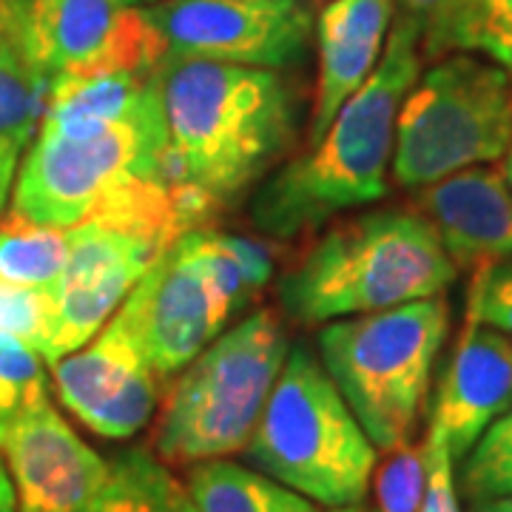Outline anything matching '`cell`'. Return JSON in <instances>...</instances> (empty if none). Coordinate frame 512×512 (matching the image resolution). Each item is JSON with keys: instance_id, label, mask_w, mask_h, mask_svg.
Returning <instances> with one entry per match:
<instances>
[{"instance_id": "cell-32", "label": "cell", "mask_w": 512, "mask_h": 512, "mask_svg": "<svg viewBox=\"0 0 512 512\" xmlns=\"http://www.w3.org/2000/svg\"><path fill=\"white\" fill-rule=\"evenodd\" d=\"M26 9H29V0H0V37H9L18 46L23 43Z\"/></svg>"}, {"instance_id": "cell-11", "label": "cell", "mask_w": 512, "mask_h": 512, "mask_svg": "<svg viewBox=\"0 0 512 512\" xmlns=\"http://www.w3.org/2000/svg\"><path fill=\"white\" fill-rule=\"evenodd\" d=\"M20 49L49 80L77 69L157 72L165 57L146 9L123 0H29Z\"/></svg>"}, {"instance_id": "cell-1", "label": "cell", "mask_w": 512, "mask_h": 512, "mask_svg": "<svg viewBox=\"0 0 512 512\" xmlns=\"http://www.w3.org/2000/svg\"><path fill=\"white\" fill-rule=\"evenodd\" d=\"M157 83L177 183L214 217L291 148L296 97L274 69L165 55Z\"/></svg>"}, {"instance_id": "cell-38", "label": "cell", "mask_w": 512, "mask_h": 512, "mask_svg": "<svg viewBox=\"0 0 512 512\" xmlns=\"http://www.w3.org/2000/svg\"><path fill=\"white\" fill-rule=\"evenodd\" d=\"M126 6H137V3H160V0H123Z\"/></svg>"}, {"instance_id": "cell-14", "label": "cell", "mask_w": 512, "mask_h": 512, "mask_svg": "<svg viewBox=\"0 0 512 512\" xmlns=\"http://www.w3.org/2000/svg\"><path fill=\"white\" fill-rule=\"evenodd\" d=\"M0 450L12 473L18 512H77L109 476V461L74 433L49 396L15 421Z\"/></svg>"}, {"instance_id": "cell-24", "label": "cell", "mask_w": 512, "mask_h": 512, "mask_svg": "<svg viewBox=\"0 0 512 512\" xmlns=\"http://www.w3.org/2000/svg\"><path fill=\"white\" fill-rule=\"evenodd\" d=\"M43 396H49V390L40 350L12 333H0V444L15 421Z\"/></svg>"}, {"instance_id": "cell-3", "label": "cell", "mask_w": 512, "mask_h": 512, "mask_svg": "<svg viewBox=\"0 0 512 512\" xmlns=\"http://www.w3.org/2000/svg\"><path fill=\"white\" fill-rule=\"evenodd\" d=\"M458 265L419 211L384 208L330 225L279 276L282 311L299 325L399 308L444 293Z\"/></svg>"}, {"instance_id": "cell-4", "label": "cell", "mask_w": 512, "mask_h": 512, "mask_svg": "<svg viewBox=\"0 0 512 512\" xmlns=\"http://www.w3.org/2000/svg\"><path fill=\"white\" fill-rule=\"evenodd\" d=\"M245 456L276 484L322 507L362 504L376 470V447L328 370L293 345Z\"/></svg>"}, {"instance_id": "cell-30", "label": "cell", "mask_w": 512, "mask_h": 512, "mask_svg": "<svg viewBox=\"0 0 512 512\" xmlns=\"http://www.w3.org/2000/svg\"><path fill=\"white\" fill-rule=\"evenodd\" d=\"M424 456H427V487H424V501H421L419 512H461L453 456L436 427L427 430Z\"/></svg>"}, {"instance_id": "cell-25", "label": "cell", "mask_w": 512, "mask_h": 512, "mask_svg": "<svg viewBox=\"0 0 512 512\" xmlns=\"http://www.w3.org/2000/svg\"><path fill=\"white\" fill-rule=\"evenodd\" d=\"M402 12L416 20L421 55L430 60L467 52L473 0H402Z\"/></svg>"}, {"instance_id": "cell-29", "label": "cell", "mask_w": 512, "mask_h": 512, "mask_svg": "<svg viewBox=\"0 0 512 512\" xmlns=\"http://www.w3.org/2000/svg\"><path fill=\"white\" fill-rule=\"evenodd\" d=\"M467 52H484L512 74V0H473Z\"/></svg>"}, {"instance_id": "cell-23", "label": "cell", "mask_w": 512, "mask_h": 512, "mask_svg": "<svg viewBox=\"0 0 512 512\" xmlns=\"http://www.w3.org/2000/svg\"><path fill=\"white\" fill-rule=\"evenodd\" d=\"M458 487L473 507L512 498V407L484 430L464 456Z\"/></svg>"}, {"instance_id": "cell-8", "label": "cell", "mask_w": 512, "mask_h": 512, "mask_svg": "<svg viewBox=\"0 0 512 512\" xmlns=\"http://www.w3.org/2000/svg\"><path fill=\"white\" fill-rule=\"evenodd\" d=\"M168 165L160 83L128 111L92 137H63L37 128L12 185V214L37 225L74 228L92 214L111 185L134 171H157Z\"/></svg>"}, {"instance_id": "cell-33", "label": "cell", "mask_w": 512, "mask_h": 512, "mask_svg": "<svg viewBox=\"0 0 512 512\" xmlns=\"http://www.w3.org/2000/svg\"><path fill=\"white\" fill-rule=\"evenodd\" d=\"M0 512H18V495H15V484L6 473L3 461H0Z\"/></svg>"}, {"instance_id": "cell-9", "label": "cell", "mask_w": 512, "mask_h": 512, "mask_svg": "<svg viewBox=\"0 0 512 512\" xmlns=\"http://www.w3.org/2000/svg\"><path fill=\"white\" fill-rule=\"evenodd\" d=\"M146 12L163 37L165 55L274 72L302 63L313 37L305 0H160Z\"/></svg>"}, {"instance_id": "cell-22", "label": "cell", "mask_w": 512, "mask_h": 512, "mask_svg": "<svg viewBox=\"0 0 512 512\" xmlns=\"http://www.w3.org/2000/svg\"><path fill=\"white\" fill-rule=\"evenodd\" d=\"M271 478L225 458L191 464L185 493L197 512H268Z\"/></svg>"}, {"instance_id": "cell-13", "label": "cell", "mask_w": 512, "mask_h": 512, "mask_svg": "<svg viewBox=\"0 0 512 512\" xmlns=\"http://www.w3.org/2000/svg\"><path fill=\"white\" fill-rule=\"evenodd\" d=\"M57 396L80 424L123 441L146 427L160 404V376L114 313L92 342L52 365Z\"/></svg>"}, {"instance_id": "cell-20", "label": "cell", "mask_w": 512, "mask_h": 512, "mask_svg": "<svg viewBox=\"0 0 512 512\" xmlns=\"http://www.w3.org/2000/svg\"><path fill=\"white\" fill-rule=\"evenodd\" d=\"M69 259L66 228L9 214L0 222V279L55 293Z\"/></svg>"}, {"instance_id": "cell-12", "label": "cell", "mask_w": 512, "mask_h": 512, "mask_svg": "<svg viewBox=\"0 0 512 512\" xmlns=\"http://www.w3.org/2000/svg\"><path fill=\"white\" fill-rule=\"evenodd\" d=\"M69 259L55 288V322L46 350L49 367L92 342L126 302L148 265L163 254L157 242L100 222L66 228Z\"/></svg>"}, {"instance_id": "cell-26", "label": "cell", "mask_w": 512, "mask_h": 512, "mask_svg": "<svg viewBox=\"0 0 512 512\" xmlns=\"http://www.w3.org/2000/svg\"><path fill=\"white\" fill-rule=\"evenodd\" d=\"M52 322H55V293L0 279V333H12L29 342L32 348L40 350L46 362Z\"/></svg>"}, {"instance_id": "cell-36", "label": "cell", "mask_w": 512, "mask_h": 512, "mask_svg": "<svg viewBox=\"0 0 512 512\" xmlns=\"http://www.w3.org/2000/svg\"><path fill=\"white\" fill-rule=\"evenodd\" d=\"M313 512H367V510H362L359 504H353V507H325V510H319V507H316Z\"/></svg>"}, {"instance_id": "cell-18", "label": "cell", "mask_w": 512, "mask_h": 512, "mask_svg": "<svg viewBox=\"0 0 512 512\" xmlns=\"http://www.w3.org/2000/svg\"><path fill=\"white\" fill-rule=\"evenodd\" d=\"M157 72L77 69L52 77L40 126L63 137H92L123 120L154 83Z\"/></svg>"}, {"instance_id": "cell-10", "label": "cell", "mask_w": 512, "mask_h": 512, "mask_svg": "<svg viewBox=\"0 0 512 512\" xmlns=\"http://www.w3.org/2000/svg\"><path fill=\"white\" fill-rule=\"evenodd\" d=\"M117 313L154 373L168 379L220 336L234 308L177 239L148 265Z\"/></svg>"}, {"instance_id": "cell-31", "label": "cell", "mask_w": 512, "mask_h": 512, "mask_svg": "<svg viewBox=\"0 0 512 512\" xmlns=\"http://www.w3.org/2000/svg\"><path fill=\"white\" fill-rule=\"evenodd\" d=\"M23 148H26V143H20L18 137L0 134V217H3L6 200L12 194L15 177H18V160Z\"/></svg>"}, {"instance_id": "cell-2", "label": "cell", "mask_w": 512, "mask_h": 512, "mask_svg": "<svg viewBox=\"0 0 512 512\" xmlns=\"http://www.w3.org/2000/svg\"><path fill=\"white\" fill-rule=\"evenodd\" d=\"M421 60L419 26L402 12L390 26L376 69L336 111L325 137L256 191L251 202L256 231L293 239L345 211L382 200L399 111L419 80Z\"/></svg>"}, {"instance_id": "cell-35", "label": "cell", "mask_w": 512, "mask_h": 512, "mask_svg": "<svg viewBox=\"0 0 512 512\" xmlns=\"http://www.w3.org/2000/svg\"><path fill=\"white\" fill-rule=\"evenodd\" d=\"M174 512H197L194 510V504H191V498L185 493L183 487H180V493H177V501H174Z\"/></svg>"}, {"instance_id": "cell-21", "label": "cell", "mask_w": 512, "mask_h": 512, "mask_svg": "<svg viewBox=\"0 0 512 512\" xmlns=\"http://www.w3.org/2000/svg\"><path fill=\"white\" fill-rule=\"evenodd\" d=\"M52 80L23 55L15 40L0 37V134L32 143L46 109Z\"/></svg>"}, {"instance_id": "cell-27", "label": "cell", "mask_w": 512, "mask_h": 512, "mask_svg": "<svg viewBox=\"0 0 512 512\" xmlns=\"http://www.w3.org/2000/svg\"><path fill=\"white\" fill-rule=\"evenodd\" d=\"M427 487V456L424 444H402L387 450L376 473V504L379 512H419Z\"/></svg>"}, {"instance_id": "cell-28", "label": "cell", "mask_w": 512, "mask_h": 512, "mask_svg": "<svg viewBox=\"0 0 512 512\" xmlns=\"http://www.w3.org/2000/svg\"><path fill=\"white\" fill-rule=\"evenodd\" d=\"M467 319L512 339V256L476 265L467 293Z\"/></svg>"}, {"instance_id": "cell-34", "label": "cell", "mask_w": 512, "mask_h": 512, "mask_svg": "<svg viewBox=\"0 0 512 512\" xmlns=\"http://www.w3.org/2000/svg\"><path fill=\"white\" fill-rule=\"evenodd\" d=\"M476 512H512V498H498V501H487V504H476Z\"/></svg>"}, {"instance_id": "cell-16", "label": "cell", "mask_w": 512, "mask_h": 512, "mask_svg": "<svg viewBox=\"0 0 512 512\" xmlns=\"http://www.w3.org/2000/svg\"><path fill=\"white\" fill-rule=\"evenodd\" d=\"M416 205L456 265L512 256V185L504 171L464 168L419 188Z\"/></svg>"}, {"instance_id": "cell-19", "label": "cell", "mask_w": 512, "mask_h": 512, "mask_svg": "<svg viewBox=\"0 0 512 512\" xmlns=\"http://www.w3.org/2000/svg\"><path fill=\"white\" fill-rule=\"evenodd\" d=\"M180 484L143 447H131L109 464L103 487L77 512H174Z\"/></svg>"}, {"instance_id": "cell-7", "label": "cell", "mask_w": 512, "mask_h": 512, "mask_svg": "<svg viewBox=\"0 0 512 512\" xmlns=\"http://www.w3.org/2000/svg\"><path fill=\"white\" fill-rule=\"evenodd\" d=\"M512 146V74L495 60L453 52L416 80L396 123L390 174L419 191L464 168L495 163Z\"/></svg>"}, {"instance_id": "cell-6", "label": "cell", "mask_w": 512, "mask_h": 512, "mask_svg": "<svg viewBox=\"0 0 512 512\" xmlns=\"http://www.w3.org/2000/svg\"><path fill=\"white\" fill-rule=\"evenodd\" d=\"M285 359L288 336L268 308L222 330L171 384L154 430V456L191 467L245 450Z\"/></svg>"}, {"instance_id": "cell-15", "label": "cell", "mask_w": 512, "mask_h": 512, "mask_svg": "<svg viewBox=\"0 0 512 512\" xmlns=\"http://www.w3.org/2000/svg\"><path fill=\"white\" fill-rule=\"evenodd\" d=\"M510 407L512 339L467 319L453 359L441 373L430 427L444 436L450 456L458 461Z\"/></svg>"}, {"instance_id": "cell-37", "label": "cell", "mask_w": 512, "mask_h": 512, "mask_svg": "<svg viewBox=\"0 0 512 512\" xmlns=\"http://www.w3.org/2000/svg\"><path fill=\"white\" fill-rule=\"evenodd\" d=\"M504 174H507V180H510V185H512V146H510V151H507V163H504Z\"/></svg>"}, {"instance_id": "cell-5", "label": "cell", "mask_w": 512, "mask_h": 512, "mask_svg": "<svg viewBox=\"0 0 512 512\" xmlns=\"http://www.w3.org/2000/svg\"><path fill=\"white\" fill-rule=\"evenodd\" d=\"M444 296L325 322L316 333L322 367L376 450L410 444L447 339Z\"/></svg>"}, {"instance_id": "cell-17", "label": "cell", "mask_w": 512, "mask_h": 512, "mask_svg": "<svg viewBox=\"0 0 512 512\" xmlns=\"http://www.w3.org/2000/svg\"><path fill=\"white\" fill-rule=\"evenodd\" d=\"M393 23V0H330L316 20L319 74L308 120V148L316 146L350 94L359 92L382 57Z\"/></svg>"}]
</instances>
